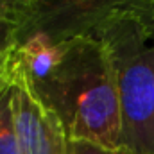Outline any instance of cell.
I'll list each match as a JSON object with an SVG mask.
<instances>
[{
    "label": "cell",
    "instance_id": "1",
    "mask_svg": "<svg viewBox=\"0 0 154 154\" xmlns=\"http://www.w3.org/2000/svg\"><path fill=\"white\" fill-rule=\"evenodd\" d=\"M32 90L61 120L70 142L120 147V104L113 65L91 36L18 47Z\"/></svg>",
    "mask_w": 154,
    "mask_h": 154
},
{
    "label": "cell",
    "instance_id": "2",
    "mask_svg": "<svg viewBox=\"0 0 154 154\" xmlns=\"http://www.w3.org/2000/svg\"><path fill=\"white\" fill-rule=\"evenodd\" d=\"M93 36L113 65L120 104V147L154 154V11H120Z\"/></svg>",
    "mask_w": 154,
    "mask_h": 154
},
{
    "label": "cell",
    "instance_id": "3",
    "mask_svg": "<svg viewBox=\"0 0 154 154\" xmlns=\"http://www.w3.org/2000/svg\"><path fill=\"white\" fill-rule=\"evenodd\" d=\"M129 9L154 11V0H25L16 20V43L56 45L91 36L109 16Z\"/></svg>",
    "mask_w": 154,
    "mask_h": 154
},
{
    "label": "cell",
    "instance_id": "4",
    "mask_svg": "<svg viewBox=\"0 0 154 154\" xmlns=\"http://www.w3.org/2000/svg\"><path fill=\"white\" fill-rule=\"evenodd\" d=\"M13 116L20 154H70V140L61 120L32 90L18 52L13 75Z\"/></svg>",
    "mask_w": 154,
    "mask_h": 154
},
{
    "label": "cell",
    "instance_id": "5",
    "mask_svg": "<svg viewBox=\"0 0 154 154\" xmlns=\"http://www.w3.org/2000/svg\"><path fill=\"white\" fill-rule=\"evenodd\" d=\"M18 48L0 65V154H20L13 116V75Z\"/></svg>",
    "mask_w": 154,
    "mask_h": 154
},
{
    "label": "cell",
    "instance_id": "6",
    "mask_svg": "<svg viewBox=\"0 0 154 154\" xmlns=\"http://www.w3.org/2000/svg\"><path fill=\"white\" fill-rule=\"evenodd\" d=\"M16 31H18L16 20L0 18V65L18 48Z\"/></svg>",
    "mask_w": 154,
    "mask_h": 154
},
{
    "label": "cell",
    "instance_id": "7",
    "mask_svg": "<svg viewBox=\"0 0 154 154\" xmlns=\"http://www.w3.org/2000/svg\"><path fill=\"white\" fill-rule=\"evenodd\" d=\"M70 154H131L124 147H106L93 142H70Z\"/></svg>",
    "mask_w": 154,
    "mask_h": 154
},
{
    "label": "cell",
    "instance_id": "8",
    "mask_svg": "<svg viewBox=\"0 0 154 154\" xmlns=\"http://www.w3.org/2000/svg\"><path fill=\"white\" fill-rule=\"evenodd\" d=\"M25 0H0V18L18 20Z\"/></svg>",
    "mask_w": 154,
    "mask_h": 154
}]
</instances>
